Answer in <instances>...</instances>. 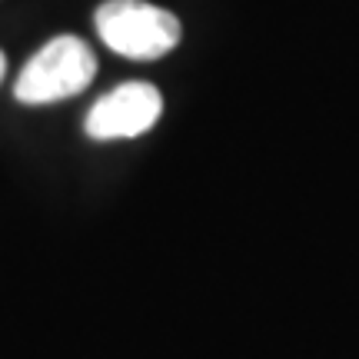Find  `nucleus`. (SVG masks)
<instances>
[{
  "label": "nucleus",
  "instance_id": "f257e3e1",
  "mask_svg": "<svg viewBox=\"0 0 359 359\" xmlns=\"http://www.w3.org/2000/svg\"><path fill=\"white\" fill-rule=\"evenodd\" d=\"M97 77V57L80 37H53L43 43L13 83V97L27 107H43L77 97Z\"/></svg>",
  "mask_w": 359,
  "mask_h": 359
},
{
  "label": "nucleus",
  "instance_id": "f03ea898",
  "mask_svg": "<svg viewBox=\"0 0 359 359\" xmlns=\"http://www.w3.org/2000/svg\"><path fill=\"white\" fill-rule=\"evenodd\" d=\"M97 34L120 57L160 60L180 43V20L147 0H107L97 11Z\"/></svg>",
  "mask_w": 359,
  "mask_h": 359
},
{
  "label": "nucleus",
  "instance_id": "7ed1b4c3",
  "mask_svg": "<svg viewBox=\"0 0 359 359\" xmlns=\"http://www.w3.org/2000/svg\"><path fill=\"white\" fill-rule=\"evenodd\" d=\"M160 114H163L160 90L154 83L133 80L93 103L83 127H87L90 140H130V137L147 133L160 120Z\"/></svg>",
  "mask_w": 359,
  "mask_h": 359
},
{
  "label": "nucleus",
  "instance_id": "20e7f679",
  "mask_svg": "<svg viewBox=\"0 0 359 359\" xmlns=\"http://www.w3.org/2000/svg\"><path fill=\"white\" fill-rule=\"evenodd\" d=\"M4 70H7V60H4V53H0V80H4Z\"/></svg>",
  "mask_w": 359,
  "mask_h": 359
}]
</instances>
